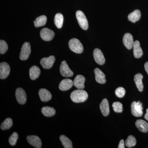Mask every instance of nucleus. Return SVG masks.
<instances>
[{
    "mask_svg": "<svg viewBox=\"0 0 148 148\" xmlns=\"http://www.w3.org/2000/svg\"><path fill=\"white\" fill-rule=\"evenodd\" d=\"M94 73L95 74V80L97 82L101 84L106 83V75L101 70L98 68H96L94 70Z\"/></svg>",
    "mask_w": 148,
    "mask_h": 148,
    "instance_id": "nucleus-17",
    "label": "nucleus"
},
{
    "mask_svg": "<svg viewBox=\"0 0 148 148\" xmlns=\"http://www.w3.org/2000/svg\"><path fill=\"white\" fill-rule=\"evenodd\" d=\"M10 68L9 65L6 62H2L0 64V78H6L10 73Z\"/></svg>",
    "mask_w": 148,
    "mask_h": 148,
    "instance_id": "nucleus-9",
    "label": "nucleus"
},
{
    "mask_svg": "<svg viewBox=\"0 0 148 148\" xmlns=\"http://www.w3.org/2000/svg\"><path fill=\"white\" fill-rule=\"evenodd\" d=\"M73 81L69 79H66L61 81L59 85V88L62 91H66L71 88L73 85Z\"/></svg>",
    "mask_w": 148,
    "mask_h": 148,
    "instance_id": "nucleus-15",
    "label": "nucleus"
},
{
    "mask_svg": "<svg viewBox=\"0 0 148 148\" xmlns=\"http://www.w3.org/2000/svg\"><path fill=\"white\" fill-rule=\"evenodd\" d=\"M13 125L12 119L10 118H7L3 122L1 125V128L2 130L9 129L12 127Z\"/></svg>",
    "mask_w": 148,
    "mask_h": 148,
    "instance_id": "nucleus-28",
    "label": "nucleus"
},
{
    "mask_svg": "<svg viewBox=\"0 0 148 148\" xmlns=\"http://www.w3.org/2000/svg\"><path fill=\"white\" fill-rule=\"evenodd\" d=\"M145 119L148 121V108L146 110V114L145 116Z\"/></svg>",
    "mask_w": 148,
    "mask_h": 148,
    "instance_id": "nucleus-36",
    "label": "nucleus"
},
{
    "mask_svg": "<svg viewBox=\"0 0 148 148\" xmlns=\"http://www.w3.org/2000/svg\"><path fill=\"white\" fill-rule=\"evenodd\" d=\"M112 108L114 111L116 113H121L123 111V105L119 102L113 103Z\"/></svg>",
    "mask_w": 148,
    "mask_h": 148,
    "instance_id": "nucleus-31",
    "label": "nucleus"
},
{
    "mask_svg": "<svg viewBox=\"0 0 148 148\" xmlns=\"http://www.w3.org/2000/svg\"><path fill=\"white\" fill-rule=\"evenodd\" d=\"M31 53V48L30 43L28 42H24L21 48L19 58L22 61L27 60L29 58Z\"/></svg>",
    "mask_w": 148,
    "mask_h": 148,
    "instance_id": "nucleus-5",
    "label": "nucleus"
},
{
    "mask_svg": "<svg viewBox=\"0 0 148 148\" xmlns=\"http://www.w3.org/2000/svg\"><path fill=\"white\" fill-rule=\"evenodd\" d=\"M136 140L134 136L129 135L125 140V145L128 148L134 147L136 144Z\"/></svg>",
    "mask_w": 148,
    "mask_h": 148,
    "instance_id": "nucleus-29",
    "label": "nucleus"
},
{
    "mask_svg": "<svg viewBox=\"0 0 148 148\" xmlns=\"http://www.w3.org/2000/svg\"><path fill=\"white\" fill-rule=\"evenodd\" d=\"M131 112L134 116L139 117L143 115V104L140 102H132L131 105Z\"/></svg>",
    "mask_w": 148,
    "mask_h": 148,
    "instance_id": "nucleus-4",
    "label": "nucleus"
},
{
    "mask_svg": "<svg viewBox=\"0 0 148 148\" xmlns=\"http://www.w3.org/2000/svg\"><path fill=\"white\" fill-rule=\"evenodd\" d=\"M93 57L95 62L99 65H103L105 64L106 59L103 52L99 49H95L93 51Z\"/></svg>",
    "mask_w": 148,
    "mask_h": 148,
    "instance_id": "nucleus-11",
    "label": "nucleus"
},
{
    "mask_svg": "<svg viewBox=\"0 0 148 148\" xmlns=\"http://www.w3.org/2000/svg\"><path fill=\"white\" fill-rule=\"evenodd\" d=\"M76 16L81 28L84 30H87L88 27V22L83 12L80 10L77 11Z\"/></svg>",
    "mask_w": 148,
    "mask_h": 148,
    "instance_id": "nucleus-3",
    "label": "nucleus"
},
{
    "mask_svg": "<svg viewBox=\"0 0 148 148\" xmlns=\"http://www.w3.org/2000/svg\"><path fill=\"white\" fill-rule=\"evenodd\" d=\"M40 35L43 40L49 41L53 39L55 34L52 30L46 28L42 29L40 32Z\"/></svg>",
    "mask_w": 148,
    "mask_h": 148,
    "instance_id": "nucleus-7",
    "label": "nucleus"
},
{
    "mask_svg": "<svg viewBox=\"0 0 148 148\" xmlns=\"http://www.w3.org/2000/svg\"><path fill=\"white\" fill-rule=\"evenodd\" d=\"M15 95L17 102L21 105H24L27 101V96L25 90L21 88H18L16 89Z\"/></svg>",
    "mask_w": 148,
    "mask_h": 148,
    "instance_id": "nucleus-6",
    "label": "nucleus"
},
{
    "mask_svg": "<svg viewBox=\"0 0 148 148\" xmlns=\"http://www.w3.org/2000/svg\"><path fill=\"white\" fill-rule=\"evenodd\" d=\"M88 98V94L85 90L78 89L74 90L71 93V98L74 103H80L84 102Z\"/></svg>",
    "mask_w": 148,
    "mask_h": 148,
    "instance_id": "nucleus-1",
    "label": "nucleus"
},
{
    "mask_svg": "<svg viewBox=\"0 0 148 148\" xmlns=\"http://www.w3.org/2000/svg\"><path fill=\"white\" fill-rule=\"evenodd\" d=\"M136 127L142 132H145L148 131V123L142 119L137 120L135 122Z\"/></svg>",
    "mask_w": 148,
    "mask_h": 148,
    "instance_id": "nucleus-20",
    "label": "nucleus"
},
{
    "mask_svg": "<svg viewBox=\"0 0 148 148\" xmlns=\"http://www.w3.org/2000/svg\"><path fill=\"white\" fill-rule=\"evenodd\" d=\"M119 148H125V143L124 140H121L120 141L119 145L118 146Z\"/></svg>",
    "mask_w": 148,
    "mask_h": 148,
    "instance_id": "nucleus-34",
    "label": "nucleus"
},
{
    "mask_svg": "<svg viewBox=\"0 0 148 148\" xmlns=\"http://www.w3.org/2000/svg\"><path fill=\"white\" fill-rule=\"evenodd\" d=\"M123 42L127 49H131L133 47L134 42L132 35L129 33L125 34L123 37Z\"/></svg>",
    "mask_w": 148,
    "mask_h": 148,
    "instance_id": "nucleus-13",
    "label": "nucleus"
},
{
    "mask_svg": "<svg viewBox=\"0 0 148 148\" xmlns=\"http://www.w3.org/2000/svg\"><path fill=\"white\" fill-rule=\"evenodd\" d=\"M47 18L45 15H42L37 17L34 21V24L35 27H39L45 26L47 23Z\"/></svg>",
    "mask_w": 148,
    "mask_h": 148,
    "instance_id": "nucleus-25",
    "label": "nucleus"
},
{
    "mask_svg": "<svg viewBox=\"0 0 148 148\" xmlns=\"http://www.w3.org/2000/svg\"><path fill=\"white\" fill-rule=\"evenodd\" d=\"M54 24L58 29H61L64 22V16L61 13H57L54 17Z\"/></svg>",
    "mask_w": 148,
    "mask_h": 148,
    "instance_id": "nucleus-27",
    "label": "nucleus"
},
{
    "mask_svg": "<svg viewBox=\"0 0 148 148\" xmlns=\"http://www.w3.org/2000/svg\"><path fill=\"white\" fill-rule=\"evenodd\" d=\"M69 46L70 49L75 53H80L83 51V46L77 39L74 38L70 40Z\"/></svg>",
    "mask_w": 148,
    "mask_h": 148,
    "instance_id": "nucleus-2",
    "label": "nucleus"
},
{
    "mask_svg": "<svg viewBox=\"0 0 148 148\" xmlns=\"http://www.w3.org/2000/svg\"><path fill=\"white\" fill-rule=\"evenodd\" d=\"M8 49V45L7 43L4 40H1L0 41V53L4 54L6 52Z\"/></svg>",
    "mask_w": 148,
    "mask_h": 148,
    "instance_id": "nucleus-32",
    "label": "nucleus"
},
{
    "mask_svg": "<svg viewBox=\"0 0 148 148\" xmlns=\"http://www.w3.org/2000/svg\"><path fill=\"white\" fill-rule=\"evenodd\" d=\"M55 61L53 56H51L47 58H43L41 60L40 64L45 69H50L52 68Z\"/></svg>",
    "mask_w": 148,
    "mask_h": 148,
    "instance_id": "nucleus-10",
    "label": "nucleus"
},
{
    "mask_svg": "<svg viewBox=\"0 0 148 148\" xmlns=\"http://www.w3.org/2000/svg\"><path fill=\"white\" fill-rule=\"evenodd\" d=\"M60 140L65 148H72L73 144L71 141L64 135H61L60 137Z\"/></svg>",
    "mask_w": 148,
    "mask_h": 148,
    "instance_id": "nucleus-26",
    "label": "nucleus"
},
{
    "mask_svg": "<svg viewBox=\"0 0 148 148\" xmlns=\"http://www.w3.org/2000/svg\"><path fill=\"white\" fill-rule=\"evenodd\" d=\"M38 94L40 99L43 102H48L50 101L52 98L51 92L45 88H41L40 89Z\"/></svg>",
    "mask_w": 148,
    "mask_h": 148,
    "instance_id": "nucleus-14",
    "label": "nucleus"
},
{
    "mask_svg": "<svg viewBox=\"0 0 148 148\" xmlns=\"http://www.w3.org/2000/svg\"><path fill=\"white\" fill-rule=\"evenodd\" d=\"M18 138V136L17 132H14L10 137L9 142L11 145L14 146L16 145V142Z\"/></svg>",
    "mask_w": 148,
    "mask_h": 148,
    "instance_id": "nucleus-30",
    "label": "nucleus"
},
{
    "mask_svg": "<svg viewBox=\"0 0 148 148\" xmlns=\"http://www.w3.org/2000/svg\"><path fill=\"white\" fill-rule=\"evenodd\" d=\"M145 69L148 75V62H146L145 64Z\"/></svg>",
    "mask_w": 148,
    "mask_h": 148,
    "instance_id": "nucleus-35",
    "label": "nucleus"
},
{
    "mask_svg": "<svg viewBox=\"0 0 148 148\" xmlns=\"http://www.w3.org/2000/svg\"><path fill=\"white\" fill-rule=\"evenodd\" d=\"M40 74V70L38 66H34L29 70V75L31 79L34 80L37 79Z\"/></svg>",
    "mask_w": 148,
    "mask_h": 148,
    "instance_id": "nucleus-22",
    "label": "nucleus"
},
{
    "mask_svg": "<svg viewBox=\"0 0 148 148\" xmlns=\"http://www.w3.org/2000/svg\"><path fill=\"white\" fill-rule=\"evenodd\" d=\"M143 75L141 73L136 74L134 76V82L137 88L140 92H142L144 88L143 83Z\"/></svg>",
    "mask_w": 148,
    "mask_h": 148,
    "instance_id": "nucleus-21",
    "label": "nucleus"
},
{
    "mask_svg": "<svg viewBox=\"0 0 148 148\" xmlns=\"http://www.w3.org/2000/svg\"><path fill=\"white\" fill-rule=\"evenodd\" d=\"M85 78L82 75H77L73 81L74 86L77 89H83L84 88Z\"/></svg>",
    "mask_w": 148,
    "mask_h": 148,
    "instance_id": "nucleus-16",
    "label": "nucleus"
},
{
    "mask_svg": "<svg viewBox=\"0 0 148 148\" xmlns=\"http://www.w3.org/2000/svg\"><path fill=\"white\" fill-rule=\"evenodd\" d=\"M133 54L135 58H140L143 55V51L140 47V43L139 41L136 40L134 42L133 46Z\"/></svg>",
    "mask_w": 148,
    "mask_h": 148,
    "instance_id": "nucleus-18",
    "label": "nucleus"
},
{
    "mask_svg": "<svg viewBox=\"0 0 148 148\" xmlns=\"http://www.w3.org/2000/svg\"><path fill=\"white\" fill-rule=\"evenodd\" d=\"M60 71L61 75L66 77H72L73 75V73L69 68L66 61H63L61 62Z\"/></svg>",
    "mask_w": 148,
    "mask_h": 148,
    "instance_id": "nucleus-8",
    "label": "nucleus"
},
{
    "mask_svg": "<svg viewBox=\"0 0 148 148\" xmlns=\"http://www.w3.org/2000/svg\"><path fill=\"white\" fill-rule=\"evenodd\" d=\"M100 110L104 116L108 115L110 113V108L108 101L107 99H104L100 105Z\"/></svg>",
    "mask_w": 148,
    "mask_h": 148,
    "instance_id": "nucleus-19",
    "label": "nucleus"
},
{
    "mask_svg": "<svg viewBox=\"0 0 148 148\" xmlns=\"http://www.w3.org/2000/svg\"><path fill=\"white\" fill-rule=\"evenodd\" d=\"M41 111L43 114L47 117L53 116L56 113L55 109L51 107H48V106L43 107Z\"/></svg>",
    "mask_w": 148,
    "mask_h": 148,
    "instance_id": "nucleus-24",
    "label": "nucleus"
},
{
    "mask_svg": "<svg viewBox=\"0 0 148 148\" xmlns=\"http://www.w3.org/2000/svg\"><path fill=\"white\" fill-rule=\"evenodd\" d=\"M28 143L33 147L36 148H41V140L36 135H29L27 137Z\"/></svg>",
    "mask_w": 148,
    "mask_h": 148,
    "instance_id": "nucleus-12",
    "label": "nucleus"
},
{
    "mask_svg": "<svg viewBox=\"0 0 148 148\" xmlns=\"http://www.w3.org/2000/svg\"><path fill=\"white\" fill-rule=\"evenodd\" d=\"M125 92V89L123 87H122L118 88L116 89L115 92L117 97L119 98H123L124 96Z\"/></svg>",
    "mask_w": 148,
    "mask_h": 148,
    "instance_id": "nucleus-33",
    "label": "nucleus"
},
{
    "mask_svg": "<svg viewBox=\"0 0 148 148\" xmlns=\"http://www.w3.org/2000/svg\"><path fill=\"white\" fill-rule=\"evenodd\" d=\"M141 12L138 10H136L128 15V20L132 23L139 21L141 18Z\"/></svg>",
    "mask_w": 148,
    "mask_h": 148,
    "instance_id": "nucleus-23",
    "label": "nucleus"
}]
</instances>
